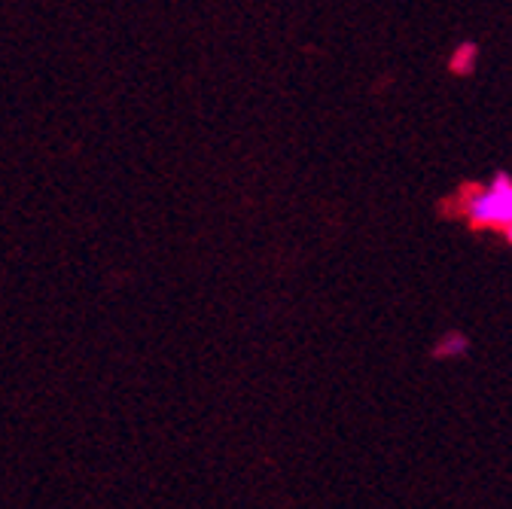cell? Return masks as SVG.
Here are the masks:
<instances>
[{
    "label": "cell",
    "instance_id": "1",
    "mask_svg": "<svg viewBox=\"0 0 512 509\" xmlns=\"http://www.w3.org/2000/svg\"><path fill=\"white\" fill-rule=\"evenodd\" d=\"M439 217L461 223L470 232H503L512 223V174L497 171L491 183L464 180L439 202Z\"/></svg>",
    "mask_w": 512,
    "mask_h": 509
},
{
    "label": "cell",
    "instance_id": "2",
    "mask_svg": "<svg viewBox=\"0 0 512 509\" xmlns=\"http://www.w3.org/2000/svg\"><path fill=\"white\" fill-rule=\"evenodd\" d=\"M476 68H479V46L470 43V40L458 43L452 49V55H448V74H452V77L467 80V77L476 74Z\"/></svg>",
    "mask_w": 512,
    "mask_h": 509
},
{
    "label": "cell",
    "instance_id": "3",
    "mask_svg": "<svg viewBox=\"0 0 512 509\" xmlns=\"http://www.w3.org/2000/svg\"><path fill=\"white\" fill-rule=\"evenodd\" d=\"M467 351V339L461 333H448L436 348H433V357H455V354H464Z\"/></svg>",
    "mask_w": 512,
    "mask_h": 509
},
{
    "label": "cell",
    "instance_id": "4",
    "mask_svg": "<svg viewBox=\"0 0 512 509\" xmlns=\"http://www.w3.org/2000/svg\"><path fill=\"white\" fill-rule=\"evenodd\" d=\"M500 238H503V244H509V247H512V223L500 232Z\"/></svg>",
    "mask_w": 512,
    "mask_h": 509
}]
</instances>
